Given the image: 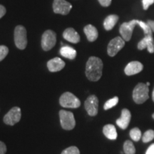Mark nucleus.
<instances>
[{
  "label": "nucleus",
  "mask_w": 154,
  "mask_h": 154,
  "mask_svg": "<svg viewBox=\"0 0 154 154\" xmlns=\"http://www.w3.org/2000/svg\"><path fill=\"white\" fill-rule=\"evenodd\" d=\"M103 62L100 58L91 57L86 65V76L89 81L97 82L102 76Z\"/></svg>",
  "instance_id": "nucleus-1"
},
{
  "label": "nucleus",
  "mask_w": 154,
  "mask_h": 154,
  "mask_svg": "<svg viewBox=\"0 0 154 154\" xmlns=\"http://www.w3.org/2000/svg\"><path fill=\"white\" fill-rule=\"evenodd\" d=\"M149 86L146 85V84H138L133 91V99L135 103L137 104H141L147 101L149 98Z\"/></svg>",
  "instance_id": "nucleus-2"
},
{
  "label": "nucleus",
  "mask_w": 154,
  "mask_h": 154,
  "mask_svg": "<svg viewBox=\"0 0 154 154\" xmlns=\"http://www.w3.org/2000/svg\"><path fill=\"white\" fill-rule=\"evenodd\" d=\"M59 103L63 108L76 109L81 106L80 100L71 92H65L59 99Z\"/></svg>",
  "instance_id": "nucleus-3"
},
{
  "label": "nucleus",
  "mask_w": 154,
  "mask_h": 154,
  "mask_svg": "<svg viewBox=\"0 0 154 154\" xmlns=\"http://www.w3.org/2000/svg\"><path fill=\"white\" fill-rule=\"evenodd\" d=\"M14 43L19 49H24L27 45L26 30L24 26L18 25L14 29Z\"/></svg>",
  "instance_id": "nucleus-4"
},
{
  "label": "nucleus",
  "mask_w": 154,
  "mask_h": 154,
  "mask_svg": "<svg viewBox=\"0 0 154 154\" xmlns=\"http://www.w3.org/2000/svg\"><path fill=\"white\" fill-rule=\"evenodd\" d=\"M59 117H60L61 126L64 130H72L76 126L74 116L70 111L61 110L59 111Z\"/></svg>",
  "instance_id": "nucleus-5"
},
{
  "label": "nucleus",
  "mask_w": 154,
  "mask_h": 154,
  "mask_svg": "<svg viewBox=\"0 0 154 154\" xmlns=\"http://www.w3.org/2000/svg\"><path fill=\"white\" fill-rule=\"evenodd\" d=\"M57 42V34L52 30H47L42 34V47L44 51H49Z\"/></svg>",
  "instance_id": "nucleus-6"
},
{
  "label": "nucleus",
  "mask_w": 154,
  "mask_h": 154,
  "mask_svg": "<svg viewBox=\"0 0 154 154\" xmlns=\"http://www.w3.org/2000/svg\"><path fill=\"white\" fill-rule=\"evenodd\" d=\"M138 22H139V20L134 19L128 22L123 23L121 25L120 28H119V32H120L121 37L124 38L125 42L130 41L132 36L133 31H134L135 26L138 24Z\"/></svg>",
  "instance_id": "nucleus-7"
},
{
  "label": "nucleus",
  "mask_w": 154,
  "mask_h": 154,
  "mask_svg": "<svg viewBox=\"0 0 154 154\" xmlns=\"http://www.w3.org/2000/svg\"><path fill=\"white\" fill-rule=\"evenodd\" d=\"M21 117H22V113H21L20 108L15 106L11 109V110L5 116L3 121L5 124L9 126H14L21 120Z\"/></svg>",
  "instance_id": "nucleus-8"
},
{
  "label": "nucleus",
  "mask_w": 154,
  "mask_h": 154,
  "mask_svg": "<svg viewBox=\"0 0 154 154\" xmlns=\"http://www.w3.org/2000/svg\"><path fill=\"white\" fill-rule=\"evenodd\" d=\"M125 46V41L124 38L120 36H117L113 38L111 41L109 42V45L107 47V52L110 57H113L117 54L120 50L124 48Z\"/></svg>",
  "instance_id": "nucleus-9"
},
{
  "label": "nucleus",
  "mask_w": 154,
  "mask_h": 154,
  "mask_svg": "<svg viewBox=\"0 0 154 154\" xmlns=\"http://www.w3.org/2000/svg\"><path fill=\"white\" fill-rule=\"evenodd\" d=\"M84 106L88 114L91 116H95L99 111V99L95 95H91L86 99Z\"/></svg>",
  "instance_id": "nucleus-10"
},
{
  "label": "nucleus",
  "mask_w": 154,
  "mask_h": 154,
  "mask_svg": "<svg viewBox=\"0 0 154 154\" xmlns=\"http://www.w3.org/2000/svg\"><path fill=\"white\" fill-rule=\"evenodd\" d=\"M72 9V5L66 0H54L53 10L56 14L66 15Z\"/></svg>",
  "instance_id": "nucleus-11"
},
{
  "label": "nucleus",
  "mask_w": 154,
  "mask_h": 154,
  "mask_svg": "<svg viewBox=\"0 0 154 154\" xmlns=\"http://www.w3.org/2000/svg\"><path fill=\"white\" fill-rule=\"evenodd\" d=\"M131 119V113L127 109H124L121 111V116L116 120V124L121 129L125 130L128 128V125Z\"/></svg>",
  "instance_id": "nucleus-12"
},
{
  "label": "nucleus",
  "mask_w": 154,
  "mask_h": 154,
  "mask_svg": "<svg viewBox=\"0 0 154 154\" xmlns=\"http://www.w3.org/2000/svg\"><path fill=\"white\" fill-rule=\"evenodd\" d=\"M143 65L139 61H131L125 67L124 72L127 76H132V75L137 74L143 70Z\"/></svg>",
  "instance_id": "nucleus-13"
},
{
  "label": "nucleus",
  "mask_w": 154,
  "mask_h": 154,
  "mask_svg": "<svg viewBox=\"0 0 154 154\" xmlns=\"http://www.w3.org/2000/svg\"><path fill=\"white\" fill-rule=\"evenodd\" d=\"M138 49L143 50L147 49L149 53H154V39L152 35H146L138 44Z\"/></svg>",
  "instance_id": "nucleus-14"
},
{
  "label": "nucleus",
  "mask_w": 154,
  "mask_h": 154,
  "mask_svg": "<svg viewBox=\"0 0 154 154\" xmlns=\"http://www.w3.org/2000/svg\"><path fill=\"white\" fill-rule=\"evenodd\" d=\"M65 66V62L59 57H55L47 62L48 69L51 72H57L62 70Z\"/></svg>",
  "instance_id": "nucleus-15"
},
{
  "label": "nucleus",
  "mask_w": 154,
  "mask_h": 154,
  "mask_svg": "<svg viewBox=\"0 0 154 154\" xmlns=\"http://www.w3.org/2000/svg\"><path fill=\"white\" fill-rule=\"evenodd\" d=\"M63 37L73 44H77L80 42V36L74 28H67L63 32Z\"/></svg>",
  "instance_id": "nucleus-16"
},
{
  "label": "nucleus",
  "mask_w": 154,
  "mask_h": 154,
  "mask_svg": "<svg viewBox=\"0 0 154 154\" xmlns=\"http://www.w3.org/2000/svg\"><path fill=\"white\" fill-rule=\"evenodd\" d=\"M84 32L85 33L87 39L89 42H94L97 39L99 33H98V30L95 26L91 24L86 25L85 27L84 28Z\"/></svg>",
  "instance_id": "nucleus-17"
},
{
  "label": "nucleus",
  "mask_w": 154,
  "mask_h": 154,
  "mask_svg": "<svg viewBox=\"0 0 154 154\" xmlns=\"http://www.w3.org/2000/svg\"><path fill=\"white\" fill-rule=\"evenodd\" d=\"M103 133L107 138L110 140H116L117 138V132L116 127L112 124H107L103 126Z\"/></svg>",
  "instance_id": "nucleus-18"
},
{
  "label": "nucleus",
  "mask_w": 154,
  "mask_h": 154,
  "mask_svg": "<svg viewBox=\"0 0 154 154\" xmlns=\"http://www.w3.org/2000/svg\"><path fill=\"white\" fill-rule=\"evenodd\" d=\"M119 17L116 14H111L108 16L104 19L103 22V26L104 29L107 31H110L114 27V26L119 21Z\"/></svg>",
  "instance_id": "nucleus-19"
},
{
  "label": "nucleus",
  "mask_w": 154,
  "mask_h": 154,
  "mask_svg": "<svg viewBox=\"0 0 154 154\" xmlns=\"http://www.w3.org/2000/svg\"><path fill=\"white\" fill-rule=\"evenodd\" d=\"M60 54L62 57L69 59H74L76 57V51L69 46H63L61 48Z\"/></svg>",
  "instance_id": "nucleus-20"
},
{
  "label": "nucleus",
  "mask_w": 154,
  "mask_h": 154,
  "mask_svg": "<svg viewBox=\"0 0 154 154\" xmlns=\"http://www.w3.org/2000/svg\"><path fill=\"white\" fill-rule=\"evenodd\" d=\"M124 151L125 154H135L136 149L134 143L131 140H127L124 143Z\"/></svg>",
  "instance_id": "nucleus-21"
},
{
  "label": "nucleus",
  "mask_w": 154,
  "mask_h": 154,
  "mask_svg": "<svg viewBox=\"0 0 154 154\" xmlns=\"http://www.w3.org/2000/svg\"><path fill=\"white\" fill-rule=\"evenodd\" d=\"M130 136L134 141H139L141 138V131L138 128H134L130 131Z\"/></svg>",
  "instance_id": "nucleus-22"
},
{
  "label": "nucleus",
  "mask_w": 154,
  "mask_h": 154,
  "mask_svg": "<svg viewBox=\"0 0 154 154\" xmlns=\"http://www.w3.org/2000/svg\"><path fill=\"white\" fill-rule=\"evenodd\" d=\"M154 139V131L153 130H148L144 133L143 136H142V141L143 143H149Z\"/></svg>",
  "instance_id": "nucleus-23"
},
{
  "label": "nucleus",
  "mask_w": 154,
  "mask_h": 154,
  "mask_svg": "<svg viewBox=\"0 0 154 154\" xmlns=\"http://www.w3.org/2000/svg\"><path fill=\"white\" fill-rule=\"evenodd\" d=\"M119 103V98L117 96L112 98V99L108 100V101L104 103L103 106V109L104 110H109V109H111L113 106H115L116 105H117V103Z\"/></svg>",
  "instance_id": "nucleus-24"
},
{
  "label": "nucleus",
  "mask_w": 154,
  "mask_h": 154,
  "mask_svg": "<svg viewBox=\"0 0 154 154\" xmlns=\"http://www.w3.org/2000/svg\"><path fill=\"white\" fill-rule=\"evenodd\" d=\"M138 25H139V26H140V28L143 30V32H144V34H145V36L152 35L153 32H152L151 29L150 28V26H149V24H148L147 23L142 22V21H139V22H138Z\"/></svg>",
  "instance_id": "nucleus-25"
},
{
  "label": "nucleus",
  "mask_w": 154,
  "mask_h": 154,
  "mask_svg": "<svg viewBox=\"0 0 154 154\" xmlns=\"http://www.w3.org/2000/svg\"><path fill=\"white\" fill-rule=\"evenodd\" d=\"M61 154H80V151L76 146H70L63 150Z\"/></svg>",
  "instance_id": "nucleus-26"
},
{
  "label": "nucleus",
  "mask_w": 154,
  "mask_h": 154,
  "mask_svg": "<svg viewBox=\"0 0 154 154\" xmlns=\"http://www.w3.org/2000/svg\"><path fill=\"white\" fill-rule=\"evenodd\" d=\"M9 53L8 47L5 45L0 46V61H2L5 59Z\"/></svg>",
  "instance_id": "nucleus-27"
},
{
  "label": "nucleus",
  "mask_w": 154,
  "mask_h": 154,
  "mask_svg": "<svg viewBox=\"0 0 154 154\" xmlns=\"http://www.w3.org/2000/svg\"><path fill=\"white\" fill-rule=\"evenodd\" d=\"M154 3V0H142L143 8L144 10H147L151 5Z\"/></svg>",
  "instance_id": "nucleus-28"
},
{
  "label": "nucleus",
  "mask_w": 154,
  "mask_h": 154,
  "mask_svg": "<svg viewBox=\"0 0 154 154\" xmlns=\"http://www.w3.org/2000/svg\"><path fill=\"white\" fill-rule=\"evenodd\" d=\"M7 152V146L4 142L0 140V154H5Z\"/></svg>",
  "instance_id": "nucleus-29"
},
{
  "label": "nucleus",
  "mask_w": 154,
  "mask_h": 154,
  "mask_svg": "<svg viewBox=\"0 0 154 154\" xmlns=\"http://www.w3.org/2000/svg\"><path fill=\"white\" fill-rule=\"evenodd\" d=\"M100 5L103 7H109L111 4V0H98Z\"/></svg>",
  "instance_id": "nucleus-30"
},
{
  "label": "nucleus",
  "mask_w": 154,
  "mask_h": 154,
  "mask_svg": "<svg viewBox=\"0 0 154 154\" xmlns=\"http://www.w3.org/2000/svg\"><path fill=\"white\" fill-rule=\"evenodd\" d=\"M6 12H7V9L3 5H0V19L2 18V17L5 16Z\"/></svg>",
  "instance_id": "nucleus-31"
},
{
  "label": "nucleus",
  "mask_w": 154,
  "mask_h": 154,
  "mask_svg": "<svg viewBox=\"0 0 154 154\" xmlns=\"http://www.w3.org/2000/svg\"><path fill=\"white\" fill-rule=\"evenodd\" d=\"M146 154H154V143L151 144V146L148 148Z\"/></svg>",
  "instance_id": "nucleus-32"
},
{
  "label": "nucleus",
  "mask_w": 154,
  "mask_h": 154,
  "mask_svg": "<svg viewBox=\"0 0 154 154\" xmlns=\"http://www.w3.org/2000/svg\"><path fill=\"white\" fill-rule=\"evenodd\" d=\"M147 24H149L150 28L151 29L152 32H154V21L153 20H148Z\"/></svg>",
  "instance_id": "nucleus-33"
},
{
  "label": "nucleus",
  "mask_w": 154,
  "mask_h": 154,
  "mask_svg": "<svg viewBox=\"0 0 154 154\" xmlns=\"http://www.w3.org/2000/svg\"><path fill=\"white\" fill-rule=\"evenodd\" d=\"M152 100H153V101L154 102V88L153 90V92H152Z\"/></svg>",
  "instance_id": "nucleus-34"
},
{
  "label": "nucleus",
  "mask_w": 154,
  "mask_h": 154,
  "mask_svg": "<svg viewBox=\"0 0 154 154\" xmlns=\"http://www.w3.org/2000/svg\"><path fill=\"white\" fill-rule=\"evenodd\" d=\"M146 85L149 86L150 85V83H149V82H147V83H146Z\"/></svg>",
  "instance_id": "nucleus-35"
},
{
  "label": "nucleus",
  "mask_w": 154,
  "mask_h": 154,
  "mask_svg": "<svg viewBox=\"0 0 154 154\" xmlns=\"http://www.w3.org/2000/svg\"><path fill=\"white\" fill-rule=\"evenodd\" d=\"M152 117H153V119H154V113H153V114H152Z\"/></svg>",
  "instance_id": "nucleus-36"
}]
</instances>
